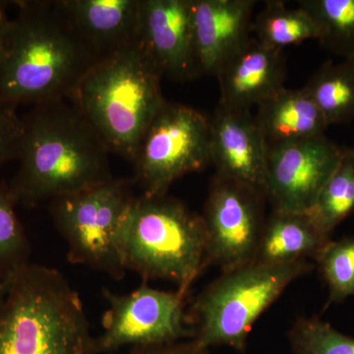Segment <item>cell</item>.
<instances>
[{
	"mask_svg": "<svg viewBox=\"0 0 354 354\" xmlns=\"http://www.w3.org/2000/svg\"><path fill=\"white\" fill-rule=\"evenodd\" d=\"M162 77L137 39L97 62L68 99L111 153L133 164L149 125L165 102Z\"/></svg>",
	"mask_w": 354,
	"mask_h": 354,
	"instance_id": "4",
	"label": "cell"
},
{
	"mask_svg": "<svg viewBox=\"0 0 354 354\" xmlns=\"http://www.w3.org/2000/svg\"><path fill=\"white\" fill-rule=\"evenodd\" d=\"M16 206L8 183H0V283L31 264V245Z\"/></svg>",
	"mask_w": 354,
	"mask_h": 354,
	"instance_id": "23",
	"label": "cell"
},
{
	"mask_svg": "<svg viewBox=\"0 0 354 354\" xmlns=\"http://www.w3.org/2000/svg\"><path fill=\"white\" fill-rule=\"evenodd\" d=\"M127 354H211L209 348H201L192 339L190 342H176L160 346L133 348Z\"/></svg>",
	"mask_w": 354,
	"mask_h": 354,
	"instance_id": "27",
	"label": "cell"
},
{
	"mask_svg": "<svg viewBox=\"0 0 354 354\" xmlns=\"http://www.w3.org/2000/svg\"><path fill=\"white\" fill-rule=\"evenodd\" d=\"M304 88L329 127L354 120V59L323 65Z\"/></svg>",
	"mask_w": 354,
	"mask_h": 354,
	"instance_id": "19",
	"label": "cell"
},
{
	"mask_svg": "<svg viewBox=\"0 0 354 354\" xmlns=\"http://www.w3.org/2000/svg\"><path fill=\"white\" fill-rule=\"evenodd\" d=\"M80 295L64 274L30 264L0 297V354H97Z\"/></svg>",
	"mask_w": 354,
	"mask_h": 354,
	"instance_id": "3",
	"label": "cell"
},
{
	"mask_svg": "<svg viewBox=\"0 0 354 354\" xmlns=\"http://www.w3.org/2000/svg\"><path fill=\"white\" fill-rule=\"evenodd\" d=\"M330 241L306 214L272 211L265 221L254 262L278 265L316 259Z\"/></svg>",
	"mask_w": 354,
	"mask_h": 354,
	"instance_id": "18",
	"label": "cell"
},
{
	"mask_svg": "<svg viewBox=\"0 0 354 354\" xmlns=\"http://www.w3.org/2000/svg\"><path fill=\"white\" fill-rule=\"evenodd\" d=\"M212 164L209 118L197 109L165 101L135 158L133 183L147 196H164L185 174Z\"/></svg>",
	"mask_w": 354,
	"mask_h": 354,
	"instance_id": "8",
	"label": "cell"
},
{
	"mask_svg": "<svg viewBox=\"0 0 354 354\" xmlns=\"http://www.w3.org/2000/svg\"><path fill=\"white\" fill-rule=\"evenodd\" d=\"M346 150L326 135L269 147L265 197L274 211L307 213L339 169Z\"/></svg>",
	"mask_w": 354,
	"mask_h": 354,
	"instance_id": "11",
	"label": "cell"
},
{
	"mask_svg": "<svg viewBox=\"0 0 354 354\" xmlns=\"http://www.w3.org/2000/svg\"><path fill=\"white\" fill-rule=\"evenodd\" d=\"M255 120L268 148L325 136L329 127L304 88H281L258 104Z\"/></svg>",
	"mask_w": 354,
	"mask_h": 354,
	"instance_id": "17",
	"label": "cell"
},
{
	"mask_svg": "<svg viewBox=\"0 0 354 354\" xmlns=\"http://www.w3.org/2000/svg\"><path fill=\"white\" fill-rule=\"evenodd\" d=\"M212 164L216 174L265 195L268 147L250 109L218 104L209 120Z\"/></svg>",
	"mask_w": 354,
	"mask_h": 354,
	"instance_id": "13",
	"label": "cell"
},
{
	"mask_svg": "<svg viewBox=\"0 0 354 354\" xmlns=\"http://www.w3.org/2000/svg\"><path fill=\"white\" fill-rule=\"evenodd\" d=\"M354 212V160L346 149L339 169L324 186L307 216L324 235L330 237L335 227Z\"/></svg>",
	"mask_w": 354,
	"mask_h": 354,
	"instance_id": "22",
	"label": "cell"
},
{
	"mask_svg": "<svg viewBox=\"0 0 354 354\" xmlns=\"http://www.w3.org/2000/svg\"><path fill=\"white\" fill-rule=\"evenodd\" d=\"M330 290V302L354 295V237L330 241L316 258Z\"/></svg>",
	"mask_w": 354,
	"mask_h": 354,
	"instance_id": "25",
	"label": "cell"
},
{
	"mask_svg": "<svg viewBox=\"0 0 354 354\" xmlns=\"http://www.w3.org/2000/svg\"><path fill=\"white\" fill-rule=\"evenodd\" d=\"M138 39L162 76L180 82L201 76L193 46L191 0H140Z\"/></svg>",
	"mask_w": 354,
	"mask_h": 354,
	"instance_id": "12",
	"label": "cell"
},
{
	"mask_svg": "<svg viewBox=\"0 0 354 354\" xmlns=\"http://www.w3.org/2000/svg\"><path fill=\"white\" fill-rule=\"evenodd\" d=\"M286 60L283 50L270 48L255 37L216 72L220 106L250 109L285 88Z\"/></svg>",
	"mask_w": 354,
	"mask_h": 354,
	"instance_id": "15",
	"label": "cell"
},
{
	"mask_svg": "<svg viewBox=\"0 0 354 354\" xmlns=\"http://www.w3.org/2000/svg\"><path fill=\"white\" fill-rule=\"evenodd\" d=\"M84 39L102 58L138 39L140 0H57Z\"/></svg>",
	"mask_w": 354,
	"mask_h": 354,
	"instance_id": "16",
	"label": "cell"
},
{
	"mask_svg": "<svg viewBox=\"0 0 354 354\" xmlns=\"http://www.w3.org/2000/svg\"><path fill=\"white\" fill-rule=\"evenodd\" d=\"M265 195L249 186L216 174L205 203L208 262L223 272L254 262L264 228Z\"/></svg>",
	"mask_w": 354,
	"mask_h": 354,
	"instance_id": "10",
	"label": "cell"
},
{
	"mask_svg": "<svg viewBox=\"0 0 354 354\" xmlns=\"http://www.w3.org/2000/svg\"><path fill=\"white\" fill-rule=\"evenodd\" d=\"M254 0H191L193 46L200 75L215 76L253 32Z\"/></svg>",
	"mask_w": 354,
	"mask_h": 354,
	"instance_id": "14",
	"label": "cell"
},
{
	"mask_svg": "<svg viewBox=\"0 0 354 354\" xmlns=\"http://www.w3.org/2000/svg\"><path fill=\"white\" fill-rule=\"evenodd\" d=\"M7 283H8V279H7V281H1V283H0V297H1L2 295H3V293L6 292Z\"/></svg>",
	"mask_w": 354,
	"mask_h": 354,
	"instance_id": "29",
	"label": "cell"
},
{
	"mask_svg": "<svg viewBox=\"0 0 354 354\" xmlns=\"http://www.w3.org/2000/svg\"><path fill=\"white\" fill-rule=\"evenodd\" d=\"M307 260L270 265L252 262L223 272L197 297L191 308L198 346H227L245 351L258 318L295 279L311 271Z\"/></svg>",
	"mask_w": 354,
	"mask_h": 354,
	"instance_id": "6",
	"label": "cell"
},
{
	"mask_svg": "<svg viewBox=\"0 0 354 354\" xmlns=\"http://www.w3.org/2000/svg\"><path fill=\"white\" fill-rule=\"evenodd\" d=\"M102 295L109 308L102 316V334L95 339L97 353L194 337V330L187 327L184 311L187 295L179 290H157L144 281L129 293L120 295L104 288Z\"/></svg>",
	"mask_w": 354,
	"mask_h": 354,
	"instance_id": "9",
	"label": "cell"
},
{
	"mask_svg": "<svg viewBox=\"0 0 354 354\" xmlns=\"http://www.w3.org/2000/svg\"><path fill=\"white\" fill-rule=\"evenodd\" d=\"M133 179L113 178L90 189L57 198L50 204L55 227L66 243L67 260L120 281L127 274L120 245V228L131 207Z\"/></svg>",
	"mask_w": 354,
	"mask_h": 354,
	"instance_id": "7",
	"label": "cell"
},
{
	"mask_svg": "<svg viewBox=\"0 0 354 354\" xmlns=\"http://www.w3.org/2000/svg\"><path fill=\"white\" fill-rule=\"evenodd\" d=\"M24 123L15 109L0 104V167L19 158Z\"/></svg>",
	"mask_w": 354,
	"mask_h": 354,
	"instance_id": "26",
	"label": "cell"
},
{
	"mask_svg": "<svg viewBox=\"0 0 354 354\" xmlns=\"http://www.w3.org/2000/svg\"><path fill=\"white\" fill-rule=\"evenodd\" d=\"M0 59V104L68 99L102 57L71 24L58 1H15Z\"/></svg>",
	"mask_w": 354,
	"mask_h": 354,
	"instance_id": "2",
	"label": "cell"
},
{
	"mask_svg": "<svg viewBox=\"0 0 354 354\" xmlns=\"http://www.w3.org/2000/svg\"><path fill=\"white\" fill-rule=\"evenodd\" d=\"M118 245L127 271L136 272L144 281H172L186 295L209 264L202 216L167 195L135 196Z\"/></svg>",
	"mask_w": 354,
	"mask_h": 354,
	"instance_id": "5",
	"label": "cell"
},
{
	"mask_svg": "<svg viewBox=\"0 0 354 354\" xmlns=\"http://www.w3.org/2000/svg\"><path fill=\"white\" fill-rule=\"evenodd\" d=\"M8 24L9 19L4 12L3 4L0 2V59L3 57L4 48H6Z\"/></svg>",
	"mask_w": 354,
	"mask_h": 354,
	"instance_id": "28",
	"label": "cell"
},
{
	"mask_svg": "<svg viewBox=\"0 0 354 354\" xmlns=\"http://www.w3.org/2000/svg\"><path fill=\"white\" fill-rule=\"evenodd\" d=\"M318 26V41L333 55L354 59V0H300Z\"/></svg>",
	"mask_w": 354,
	"mask_h": 354,
	"instance_id": "21",
	"label": "cell"
},
{
	"mask_svg": "<svg viewBox=\"0 0 354 354\" xmlns=\"http://www.w3.org/2000/svg\"><path fill=\"white\" fill-rule=\"evenodd\" d=\"M22 120L19 167L8 183L16 205L32 208L113 178L106 142L65 100L35 104Z\"/></svg>",
	"mask_w": 354,
	"mask_h": 354,
	"instance_id": "1",
	"label": "cell"
},
{
	"mask_svg": "<svg viewBox=\"0 0 354 354\" xmlns=\"http://www.w3.org/2000/svg\"><path fill=\"white\" fill-rule=\"evenodd\" d=\"M351 150V156H353V160H354V148L353 149H349Z\"/></svg>",
	"mask_w": 354,
	"mask_h": 354,
	"instance_id": "30",
	"label": "cell"
},
{
	"mask_svg": "<svg viewBox=\"0 0 354 354\" xmlns=\"http://www.w3.org/2000/svg\"><path fill=\"white\" fill-rule=\"evenodd\" d=\"M288 337L295 354H354V337L318 318L299 319Z\"/></svg>",
	"mask_w": 354,
	"mask_h": 354,
	"instance_id": "24",
	"label": "cell"
},
{
	"mask_svg": "<svg viewBox=\"0 0 354 354\" xmlns=\"http://www.w3.org/2000/svg\"><path fill=\"white\" fill-rule=\"evenodd\" d=\"M254 37L270 48L283 50L286 46L318 39L315 21L302 8L290 9L283 1L266 2L254 17Z\"/></svg>",
	"mask_w": 354,
	"mask_h": 354,
	"instance_id": "20",
	"label": "cell"
}]
</instances>
